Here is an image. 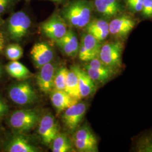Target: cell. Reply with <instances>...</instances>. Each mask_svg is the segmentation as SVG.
<instances>
[{
    "mask_svg": "<svg viewBox=\"0 0 152 152\" xmlns=\"http://www.w3.org/2000/svg\"><path fill=\"white\" fill-rule=\"evenodd\" d=\"M94 5L96 10L106 18L117 15L122 9L120 0H95Z\"/></svg>",
    "mask_w": 152,
    "mask_h": 152,
    "instance_id": "19",
    "label": "cell"
},
{
    "mask_svg": "<svg viewBox=\"0 0 152 152\" xmlns=\"http://www.w3.org/2000/svg\"><path fill=\"white\" fill-rule=\"evenodd\" d=\"M50 92L51 103L59 112L79 102V100L72 97L65 91L53 89Z\"/></svg>",
    "mask_w": 152,
    "mask_h": 152,
    "instance_id": "18",
    "label": "cell"
},
{
    "mask_svg": "<svg viewBox=\"0 0 152 152\" xmlns=\"http://www.w3.org/2000/svg\"><path fill=\"white\" fill-rule=\"evenodd\" d=\"M14 0H1L0 1V15L5 12L12 4Z\"/></svg>",
    "mask_w": 152,
    "mask_h": 152,
    "instance_id": "30",
    "label": "cell"
},
{
    "mask_svg": "<svg viewBox=\"0 0 152 152\" xmlns=\"http://www.w3.org/2000/svg\"><path fill=\"white\" fill-rule=\"evenodd\" d=\"M127 5L129 6L130 9L134 12L141 11L143 0H129L126 1Z\"/></svg>",
    "mask_w": 152,
    "mask_h": 152,
    "instance_id": "28",
    "label": "cell"
},
{
    "mask_svg": "<svg viewBox=\"0 0 152 152\" xmlns=\"http://www.w3.org/2000/svg\"><path fill=\"white\" fill-rule=\"evenodd\" d=\"M71 69L75 72L77 76L82 99L91 96L96 90V83L87 75L86 71L79 66H72Z\"/></svg>",
    "mask_w": 152,
    "mask_h": 152,
    "instance_id": "16",
    "label": "cell"
},
{
    "mask_svg": "<svg viewBox=\"0 0 152 152\" xmlns=\"http://www.w3.org/2000/svg\"><path fill=\"white\" fill-rule=\"evenodd\" d=\"M50 1H54V2H58V1H60V0H50Z\"/></svg>",
    "mask_w": 152,
    "mask_h": 152,
    "instance_id": "34",
    "label": "cell"
},
{
    "mask_svg": "<svg viewBox=\"0 0 152 152\" xmlns=\"http://www.w3.org/2000/svg\"><path fill=\"white\" fill-rule=\"evenodd\" d=\"M86 111V104L79 102L65 109L63 114V121L68 130H76L81 123Z\"/></svg>",
    "mask_w": 152,
    "mask_h": 152,
    "instance_id": "11",
    "label": "cell"
},
{
    "mask_svg": "<svg viewBox=\"0 0 152 152\" xmlns=\"http://www.w3.org/2000/svg\"><path fill=\"white\" fill-rule=\"evenodd\" d=\"M134 151L138 152H152V132L140 136L134 144Z\"/></svg>",
    "mask_w": 152,
    "mask_h": 152,
    "instance_id": "24",
    "label": "cell"
},
{
    "mask_svg": "<svg viewBox=\"0 0 152 152\" xmlns=\"http://www.w3.org/2000/svg\"><path fill=\"white\" fill-rule=\"evenodd\" d=\"M5 38L3 32L0 31V54L5 49Z\"/></svg>",
    "mask_w": 152,
    "mask_h": 152,
    "instance_id": "31",
    "label": "cell"
},
{
    "mask_svg": "<svg viewBox=\"0 0 152 152\" xmlns=\"http://www.w3.org/2000/svg\"><path fill=\"white\" fill-rule=\"evenodd\" d=\"M92 4L87 0H74L64 7L62 18L72 27H85L90 21Z\"/></svg>",
    "mask_w": 152,
    "mask_h": 152,
    "instance_id": "1",
    "label": "cell"
},
{
    "mask_svg": "<svg viewBox=\"0 0 152 152\" xmlns=\"http://www.w3.org/2000/svg\"><path fill=\"white\" fill-rule=\"evenodd\" d=\"M0 1H1V0H0Z\"/></svg>",
    "mask_w": 152,
    "mask_h": 152,
    "instance_id": "36",
    "label": "cell"
},
{
    "mask_svg": "<svg viewBox=\"0 0 152 152\" xmlns=\"http://www.w3.org/2000/svg\"><path fill=\"white\" fill-rule=\"evenodd\" d=\"M31 55L35 66L40 68L43 65L52 61L54 58V51L45 42H38L33 46Z\"/></svg>",
    "mask_w": 152,
    "mask_h": 152,
    "instance_id": "13",
    "label": "cell"
},
{
    "mask_svg": "<svg viewBox=\"0 0 152 152\" xmlns=\"http://www.w3.org/2000/svg\"><path fill=\"white\" fill-rule=\"evenodd\" d=\"M126 1H129V0H126Z\"/></svg>",
    "mask_w": 152,
    "mask_h": 152,
    "instance_id": "35",
    "label": "cell"
},
{
    "mask_svg": "<svg viewBox=\"0 0 152 152\" xmlns=\"http://www.w3.org/2000/svg\"><path fill=\"white\" fill-rule=\"evenodd\" d=\"M59 131L58 124L53 115L46 114L41 118L38 125V134L44 144H51L55 137L59 134Z\"/></svg>",
    "mask_w": 152,
    "mask_h": 152,
    "instance_id": "12",
    "label": "cell"
},
{
    "mask_svg": "<svg viewBox=\"0 0 152 152\" xmlns=\"http://www.w3.org/2000/svg\"><path fill=\"white\" fill-rule=\"evenodd\" d=\"M5 151L8 152H36L38 149L24 136L16 134L11 137L5 145Z\"/></svg>",
    "mask_w": 152,
    "mask_h": 152,
    "instance_id": "17",
    "label": "cell"
},
{
    "mask_svg": "<svg viewBox=\"0 0 152 152\" xmlns=\"http://www.w3.org/2000/svg\"><path fill=\"white\" fill-rule=\"evenodd\" d=\"M39 111L26 109L14 111L9 118V124L14 130L19 132H25L31 130L41 119Z\"/></svg>",
    "mask_w": 152,
    "mask_h": 152,
    "instance_id": "3",
    "label": "cell"
},
{
    "mask_svg": "<svg viewBox=\"0 0 152 152\" xmlns=\"http://www.w3.org/2000/svg\"><path fill=\"white\" fill-rule=\"evenodd\" d=\"M1 75H2V69H1V67L0 66V78H1Z\"/></svg>",
    "mask_w": 152,
    "mask_h": 152,
    "instance_id": "33",
    "label": "cell"
},
{
    "mask_svg": "<svg viewBox=\"0 0 152 152\" xmlns=\"http://www.w3.org/2000/svg\"><path fill=\"white\" fill-rule=\"evenodd\" d=\"M56 71L54 63H48L40 68L37 76V84L42 92H50L53 89L54 79Z\"/></svg>",
    "mask_w": 152,
    "mask_h": 152,
    "instance_id": "14",
    "label": "cell"
},
{
    "mask_svg": "<svg viewBox=\"0 0 152 152\" xmlns=\"http://www.w3.org/2000/svg\"><path fill=\"white\" fill-rule=\"evenodd\" d=\"M7 73L18 80L26 79L32 75L31 72L22 63L16 61H11L5 66Z\"/></svg>",
    "mask_w": 152,
    "mask_h": 152,
    "instance_id": "21",
    "label": "cell"
},
{
    "mask_svg": "<svg viewBox=\"0 0 152 152\" xmlns=\"http://www.w3.org/2000/svg\"><path fill=\"white\" fill-rule=\"evenodd\" d=\"M9 97L14 103L27 105L33 103L37 100V94L32 86L27 81L15 83L9 87Z\"/></svg>",
    "mask_w": 152,
    "mask_h": 152,
    "instance_id": "5",
    "label": "cell"
},
{
    "mask_svg": "<svg viewBox=\"0 0 152 152\" xmlns=\"http://www.w3.org/2000/svg\"><path fill=\"white\" fill-rule=\"evenodd\" d=\"M31 25V19L23 11L14 13L8 19L7 31L11 39L19 41L28 33Z\"/></svg>",
    "mask_w": 152,
    "mask_h": 152,
    "instance_id": "4",
    "label": "cell"
},
{
    "mask_svg": "<svg viewBox=\"0 0 152 152\" xmlns=\"http://www.w3.org/2000/svg\"><path fill=\"white\" fill-rule=\"evenodd\" d=\"M141 11L144 16L152 18V0H143Z\"/></svg>",
    "mask_w": 152,
    "mask_h": 152,
    "instance_id": "27",
    "label": "cell"
},
{
    "mask_svg": "<svg viewBox=\"0 0 152 152\" xmlns=\"http://www.w3.org/2000/svg\"><path fill=\"white\" fill-rule=\"evenodd\" d=\"M135 20L129 15H121L112 20L109 23V34L115 40L122 41L126 38L134 28Z\"/></svg>",
    "mask_w": 152,
    "mask_h": 152,
    "instance_id": "7",
    "label": "cell"
},
{
    "mask_svg": "<svg viewBox=\"0 0 152 152\" xmlns=\"http://www.w3.org/2000/svg\"><path fill=\"white\" fill-rule=\"evenodd\" d=\"M41 29L47 37L55 41L62 38L68 31L66 23L58 14H54L42 23Z\"/></svg>",
    "mask_w": 152,
    "mask_h": 152,
    "instance_id": "10",
    "label": "cell"
},
{
    "mask_svg": "<svg viewBox=\"0 0 152 152\" xmlns=\"http://www.w3.org/2000/svg\"><path fill=\"white\" fill-rule=\"evenodd\" d=\"M124 44L115 40L102 44L98 58L104 64L117 73L122 69V53Z\"/></svg>",
    "mask_w": 152,
    "mask_h": 152,
    "instance_id": "2",
    "label": "cell"
},
{
    "mask_svg": "<svg viewBox=\"0 0 152 152\" xmlns=\"http://www.w3.org/2000/svg\"><path fill=\"white\" fill-rule=\"evenodd\" d=\"M65 91L72 97L76 98L79 100L82 99L77 76L75 72L71 69L68 71L67 74Z\"/></svg>",
    "mask_w": 152,
    "mask_h": 152,
    "instance_id": "22",
    "label": "cell"
},
{
    "mask_svg": "<svg viewBox=\"0 0 152 152\" xmlns=\"http://www.w3.org/2000/svg\"><path fill=\"white\" fill-rule=\"evenodd\" d=\"M85 71L95 83H105L110 80L117 73L105 65L97 57L87 62Z\"/></svg>",
    "mask_w": 152,
    "mask_h": 152,
    "instance_id": "8",
    "label": "cell"
},
{
    "mask_svg": "<svg viewBox=\"0 0 152 152\" xmlns=\"http://www.w3.org/2000/svg\"><path fill=\"white\" fill-rule=\"evenodd\" d=\"M4 23V20L2 19L1 16L0 15V27Z\"/></svg>",
    "mask_w": 152,
    "mask_h": 152,
    "instance_id": "32",
    "label": "cell"
},
{
    "mask_svg": "<svg viewBox=\"0 0 152 152\" xmlns=\"http://www.w3.org/2000/svg\"><path fill=\"white\" fill-rule=\"evenodd\" d=\"M5 53L7 59L16 61L23 56V50L19 44H10L5 49Z\"/></svg>",
    "mask_w": 152,
    "mask_h": 152,
    "instance_id": "26",
    "label": "cell"
},
{
    "mask_svg": "<svg viewBox=\"0 0 152 152\" xmlns=\"http://www.w3.org/2000/svg\"><path fill=\"white\" fill-rule=\"evenodd\" d=\"M75 131L73 136V142L78 151L98 152L97 139L87 125H83Z\"/></svg>",
    "mask_w": 152,
    "mask_h": 152,
    "instance_id": "6",
    "label": "cell"
},
{
    "mask_svg": "<svg viewBox=\"0 0 152 152\" xmlns=\"http://www.w3.org/2000/svg\"><path fill=\"white\" fill-rule=\"evenodd\" d=\"M68 69L65 67H61L56 71L54 79L53 89L65 91V84Z\"/></svg>",
    "mask_w": 152,
    "mask_h": 152,
    "instance_id": "25",
    "label": "cell"
},
{
    "mask_svg": "<svg viewBox=\"0 0 152 152\" xmlns=\"http://www.w3.org/2000/svg\"><path fill=\"white\" fill-rule=\"evenodd\" d=\"M9 112V107L5 100L0 96V120L4 118Z\"/></svg>",
    "mask_w": 152,
    "mask_h": 152,
    "instance_id": "29",
    "label": "cell"
},
{
    "mask_svg": "<svg viewBox=\"0 0 152 152\" xmlns=\"http://www.w3.org/2000/svg\"><path fill=\"white\" fill-rule=\"evenodd\" d=\"M56 42L64 54L69 57H75L78 54L80 45L75 32L68 29L65 35Z\"/></svg>",
    "mask_w": 152,
    "mask_h": 152,
    "instance_id": "15",
    "label": "cell"
},
{
    "mask_svg": "<svg viewBox=\"0 0 152 152\" xmlns=\"http://www.w3.org/2000/svg\"><path fill=\"white\" fill-rule=\"evenodd\" d=\"M51 143L53 152H69L73 150L71 140L65 134H59Z\"/></svg>",
    "mask_w": 152,
    "mask_h": 152,
    "instance_id": "23",
    "label": "cell"
},
{
    "mask_svg": "<svg viewBox=\"0 0 152 152\" xmlns=\"http://www.w3.org/2000/svg\"><path fill=\"white\" fill-rule=\"evenodd\" d=\"M102 44L92 35L85 33L82 35L79 48L78 57L82 61L88 62L99 56Z\"/></svg>",
    "mask_w": 152,
    "mask_h": 152,
    "instance_id": "9",
    "label": "cell"
},
{
    "mask_svg": "<svg viewBox=\"0 0 152 152\" xmlns=\"http://www.w3.org/2000/svg\"><path fill=\"white\" fill-rule=\"evenodd\" d=\"M85 28L87 33L100 42L105 39L109 34V23L103 19L90 20Z\"/></svg>",
    "mask_w": 152,
    "mask_h": 152,
    "instance_id": "20",
    "label": "cell"
}]
</instances>
